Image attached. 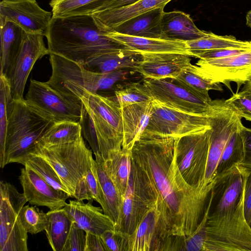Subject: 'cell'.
Returning <instances> with one entry per match:
<instances>
[{
  "instance_id": "obj_1",
  "label": "cell",
  "mask_w": 251,
  "mask_h": 251,
  "mask_svg": "<svg viewBox=\"0 0 251 251\" xmlns=\"http://www.w3.org/2000/svg\"><path fill=\"white\" fill-rule=\"evenodd\" d=\"M176 138L143 132L130 157L161 201L173 236L185 239L207 218L214 181L199 188L185 181L177 165Z\"/></svg>"
},
{
  "instance_id": "obj_2",
  "label": "cell",
  "mask_w": 251,
  "mask_h": 251,
  "mask_svg": "<svg viewBox=\"0 0 251 251\" xmlns=\"http://www.w3.org/2000/svg\"><path fill=\"white\" fill-rule=\"evenodd\" d=\"M45 36L50 53L81 65L98 56L130 50L102 31L92 15L52 17Z\"/></svg>"
},
{
  "instance_id": "obj_3",
  "label": "cell",
  "mask_w": 251,
  "mask_h": 251,
  "mask_svg": "<svg viewBox=\"0 0 251 251\" xmlns=\"http://www.w3.org/2000/svg\"><path fill=\"white\" fill-rule=\"evenodd\" d=\"M52 73L47 83L67 99L83 105L80 99L87 92L99 93L127 79L132 71L120 70L101 73L89 71L59 55L50 53Z\"/></svg>"
},
{
  "instance_id": "obj_4",
  "label": "cell",
  "mask_w": 251,
  "mask_h": 251,
  "mask_svg": "<svg viewBox=\"0 0 251 251\" xmlns=\"http://www.w3.org/2000/svg\"><path fill=\"white\" fill-rule=\"evenodd\" d=\"M29 153L42 157L52 167L71 198L79 201L92 200L86 176L94 158L92 150L87 146L82 136L75 141L63 144H36Z\"/></svg>"
},
{
  "instance_id": "obj_5",
  "label": "cell",
  "mask_w": 251,
  "mask_h": 251,
  "mask_svg": "<svg viewBox=\"0 0 251 251\" xmlns=\"http://www.w3.org/2000/svg\"><path fill=\"white\" fill-rule=\"evenodd\" d=\"M55 123L31 107L24 100H14L9 115L3 168L11 163L24 164L36 142Z\"/></svg>"
},
{
  "instance_id": "obj_6",
  "label": "cell",
  "mask_w": 251,
  "mask_h": 251,
  "mask_svg": "<svg viewBox=\"0 0 251 251\" xmlns=\"http://www.w3.org/2000/svg\"><path fill=\"white\" fill-rule=\"evenodd\" d=\"M80 100L91 119L104 160L120 151L123 142L121 107L114 96L87 92Z\"/></svg>"
},
{
  "instance_id": "obj_7",
  "label": "cell",
  "mask_w": 251,
  "mask_h": 251,
  "mask_svg": "<svg viewBox=\"0 0 251 251\" xmlns=\"http://www.w3.org/2000/svg\"><path fill=\"white\" fill-rule=\"evenodd\" d=\"M178 240L158 200L149 206L134 231L126 236L124 251H178Z\"/></svg>"
},
{
  "instance_id": "obj_8",
  "label": "cell",
  "mask_w": 251,
  "mask_h": 251,
  "mask_svg": "<svg viewBox=\"0 0 251 251\" xmlns=\"http://www.w3.org/2000/svg\"><path fill=\"white\" fill-rule=\"evenodd\" d=\"M244 194L245 186L233 213L217 220L207 219L204 251H251V226L244 216Z\"/></svg>"
},
{
  "instance_id": "obj_9",
  "label": "cell",
  "mask_w": 251,
  "mask_h": 251,
  "mask_svg": "<svg viewBox=\"0 0 251 251\" xmlns=\"http://www.w3.org/2000/svg\"><path fill=\"white\" fill-rule=\"evenodd\" d=\"M0 251H27V232L20 212L27 200L9 182H0Z\"/></svg>"
},
{
  "instance_id": "obj_10",
  "label": "cell",
  "mask_w": 251,
  "mask_h": 251,
  "mask_svg": "<svg viewBox=\"0 0 251 251\" xmlns=\"http://www.w3.org/2000/svg\"><path fill=\"white\" fill-rule=\"evenodd\" d=\"M211 127L176 138L177 165L185 181L191 187L202 188L210 144Z\"/></svg>"
},
{
  "instance_id": "obj_11",
  "label": "cell",
  "mask_w": 251,
  "mask_h": 251,
  "mask_svg": "<svg viewBox=\"0 0 251 251\" xmlns=\"http://www.w3.org/2000/svg\"><path fill=\"white\" fill-rule=\"evenodd\" d=\"M208 115L211 134L204 178L205 185L214 180L218 162L226 144L242 119L225 100H212Z\"/></svg>"
},
{
  "instance_id": "obj_12",
  "label": "cell",
  "mask_w": 251,
  "mask_h": 251,
  "mask_svg": "<svg viewBox=\"0 0 251 251\" xmlns=\"http://www.w3.org/2000/svg\"><path fill=\"white\" fill-rule=\"evenodd\" d=\"M25 101L31 107L55 123L80 122L85 109L73 102L52 88L47 82L30 79Z\"/></svg>"
},
{
  "instance_id": "obj_13",
  "label": "cell",
  "mask_w": 251,
  "mask_h": 251,
  "mask_svg": "<svg viewBox=\"0 0 251 251\" xmlns=\"http://www.w3.org/2000/svg\"><path fill=\"white\" fill-rule=\"evenodd\" d=\"M209 127L208 114L201 115L187 113L166 106L153 100L152 113L144 132L178 138Z\"/></svg>"
},
{
  "instance_id": "obj_14",
  "label": "cell",
  "mask_w": 251,
  "mask_h": 251,
  "mask_svg": "<svg viewBox=\"0 0 251 251\" xmlns=\"http://www.w3.org/2000/svg\"><path fill=\"white\" fill-rule=\"evenodd\" d=\"M153 100L174 109L194 115H207L211 100L197 95L172 81L143 79Z\"/></svg>"
},
{
  "instance_id": "obj_15",
  "label": "cell",
  "mask_w": 251,
  "mask_h": 251,
  "mask_svg": "<svg viewBox=\"0 0 251 251\" xmlns=\"http://www.w3.org/2000/svg\"><path fill=\"white\" fill-rule=\"evenodd\" d=\"M196 65L205 77L224 84L231 91L230 83H235L237 93L251 79V50L225 58L200 59Z\"/></svg>"
},
{
  "instance_id": "obj_16",
  "label": "cell",
  "mask_w": 251,
  "mask_h": 251,
  "mask_svg": "<svg viewBox=\"0 0 251 251\" xmlns=\"http://www.w3.org/2000/svg\"><path fill=\"white\" fill-rule=\"evenodd\" d=\"M44 36L41 34L25 32L21 47L6 77L14 100H25V87L34 64L44 56L50 54L44 41Z\"/></svg>"
},
{
  "instance_id": "obj_17",
  "label": "cell",
  "mask_w": 251,
  "mask_h": 251,
  "mask_svg": "<svg viewBox=\"0 0 251 251\" xmlns=\"http://www.w3.org/2000/svg\"><path fill=\"white\" fill-rule=\"evenodd\" d=\"M245 168L234 166L214 180L207 219L217 220L233 213L244 191Z\"/></svg>"
},
{
  "instance_id": "obj_18",
  "label": "cell",
  "mask_w": 251,
  "mask_h": 251,
  "mask_svg": "<svg viewBox=\"0 0 251 251\" xmlns=\"http://www.w3.org/2000/svg\"><path fill=\"white\" fill-rule=\"evenodd\" d=\"M52 13L41 8L35 0H2L0 18L12 22L27 33L45 36Z\"/></svg>"
},
{
  "instance_id": "obj_19",
  "label": "cell",
  "mask_w": 251,
  "mask_h": 251,
  "mask_svg": "<svg viewBox=\"0 0 251 251\" xmlns=\"http://www.w3.org/2000/svg\"><path fill=\"white\" fill-rule=\"evenodd\" d=\"M19 180L29 204L46 206L50 210L64 207L70 195L54 188L27 166L21 169Z\"/></svg>"
},
{
  "instance_id": "obj_20",
  "label": "cell",
  "mask_w": 251,
  "mask_h": 251,
  "mask_svg": "<svg viewBox=\"0 0 251 251\" xmlns=\"http://www.w3.org/2000/svg\"><path fill=\"white\" fill-rule=\"evenodd\" d=\"M136 70L145 78L176 79L191 65L190 56L175 52L142 53Z\"/></svg>"
},
{
  "instance_id": "obj_21",
  "label": "cell",
  "mask_w": 251,
  "mask_h": 251,
  "mask_svg": "<svg viewBox=\"0 0 251 251\" xmlns=\"http://www.w3.org/2000/svg\"><path fill=\"white\" fill-rule=\"evenodd\" d=\"M93 200H69L64 207L74 222L85 232L99 236L108 230H115V224L104 213L102 208L94 206Z\"/></svg>"
},
{
  "instance_id": "obj_22",
  "label": "cell",
  "mask_w": 251,
  "mask_h": 251,
  "mask_svg": "<svg viewBox=\"0 0 251 251\" xmlns=\"http://www.w3.org/2000/svg\"><path fill=\"white\" fill-rule=\"evenodd\" d=\"M171 0H140L129 6L106 10L92 15L99 28L105 32H109L118 25L133 17L155 8L164 7Z\"/></svg>"
},
{
  "instance_id": "obj_23",
  "label": "cell",
  "mask_w": 251,
  "mask_h": 251,
  "mask_svg": "<svg viewBox=\"0 0 251 251\" xmlns=\"http://www.w3.org/2000/svg\"><path fill=\"white\" fill-rule=\"evenodd\" d=\"M149 207L141 197L130 170L128 186L123 197L120 221L115 230L121 232L125 236L131 234Z\"/></svg>"
},
{
  "instance_id": "obj_24",
  "label": "cell",
  "mask_w": 251,
  "mask_h": 251,
  "mask_svg": "<svg viewBox=\"0 0 251 251\" xmlns=\"http://www.w3.org/2000/svg\"><path fill=\"white\" fill-rule=\"evenodd\" d=\"M152 100L137 103L121 108L123 127L122 148L131 150L149 122Z\"/></svg>"
},
{
  "instance_id": "obj_25",
  "label": "cell",
  "mask_w": 251,
  "mask_h": 251,
  "mask_svg": "<svg viewBox=\"0 0 251 251\" xmlns=\"http://www.w3.org/2000/svg\"><path fill=\"white\" fill-rule=\"evenodd\" d=\"M162 39L187 42L207 34L199 29L189 15L180 11L163 12L161 20Z\"/></svg>"
},
{
  "instance_id": "obj_26",
  "label": "cell",
  "mask_w": 251,
  "mask_h": 251,
  "mask_svg": "<svg viewBox=\"0 0 251 251\" xmlns=\"http://www.w3.org/2000/svg\"><path fill=\"white\" fill-rule=\"evenodd\" d=\"M164 8H155L133 17L111 32L134 37L162 39L161 20Z\"/></svg>"
},
{
  "instance_id": "obj_27",
  "label": "cell",
  "mask_w": 251,
  "mask_h": 251,
  "mask_svg": "<svg viewBox=\"0 0 251 251\" xmlns=\"http://www.w3.org/2000/svg\"><path fill=\"white\" fill-rule=\"evenodd\" d=\"M142 59L141 52L131 50H123L96 56L81 66L97 73H110L120 70L136 72Z\"/></svg>"
},
{
  "instance_id": "obj_28",
  "label": "cell",
  "mask_w": 251,
  "mask_h": 251,
  "mask_svg": "<svg viewBox=\"0 0 251 251\" xmlns=\"http://www.w3.org/2000/svg\"><path fill=\"white\" fill-rule=\"evenodd\" d=\"M106 33L131 50L141 53L175 52L187 54L191 56L185 42L134 37L112 32Z\"/></svg>"
},
{
  "instance_id": "obj_29",
  "label": "cell",
  "mask_w": 251,
  "mask_h": 251,
  "mask_svg": "<svg viewBox=\"0 0 251 251\" xmlns=\"http://www.w3.org/2000/svg\"><path fill=\"white\" fill-rule=\"evenodd\" d=\"M0 75L7 76L23 43L25 31L15 23L0 18Z\"/></svg>"
},
{
  "instance_id": "obj_30",
  "label": "cell",
  "mask_w": 251,
  "mask_h": 251,
  "mask_svg": "<svg viewBox=\"0 0 251 251\" xmlns=\"http://www.w3.org/2000/svg\"><path fill=\"white\" fill-rule=\"evenodd\" d=\"M95 160L104 200L103 213L114 222L115 228L120 221L123 198L107 174L100 154L95 155Z\"/></svg>"
},
{
  "instance_id": "obj_31",
  "label": "cell",
  "mask_w": 251,
  "mask_h": 251,
  "mask_svg": "<svg viewBox=\"0 0 251 251\" xmlns=\"http://www.w3.org/2000/svg\"><path fill=\"white\" fill-rule=\"evenodd\" d=\"M45 229L49 245L54 251H63L73 221L64 207L50 210Z\"/></svg>"
},
{
  "instance_id": "obj_32",
  "label": "cell",
  "mask_w": 251,
  "mask_h": 251,
  "mask_svg": "<svg viewBox=\"0 0 251 251\" xmlns=\"http://www.w3.org/2000/svg\"><path fill=\"white\" fill-rule=\"evenodd\" d=\"M115 0H51L53 17L93 15L106 10Z\"/></svg>"
},
{
  "instance_id": "obj_33",
  "label": "cell",
  "mask_w": 251,
  "mask_h": 251,
  "mask_svg": "<svg viewBox=\"0 0 251 251\" xmlns=\"http://www.w3.org/2000/svg\"><path fill=\"white\" fill-rule=\"evenodd\" d=\"M131 150L125 149L115 153L105 160V169L122 197L128 186L131 170Z\"/></svg>"
},
{
  "instance_id": "obj_34",
  "label": "cell",
  "mask_w": 251,
  "mask_h": 251,
  "mask_svg": "<svg viewBox=\"0 0 251 251\" xmlns=\"http://www.w3.org/2000/svg\"><path fill=\"white\" fill-rule=\"evenodd\" d=\"M172 81L194 94L206 100H211L208 92L210 90L223 91L221 84L213 83L205 77L197 65L191 64Z\"/></svg>"
},
{
  "instance_id": "obj_35",
  "label": "cell",
  "mask_w": 251,
  "mask_h": 251,
  "mask_svg": "<svg viewBox=\"0 0 251 251\" xmlns=\"http://www.w3.org/2000/svg\"><path fill=\"white\" fill-rule=\"evenodd\" d=\"M82 135L80 122H62L52 126L36 144L51 146L69 143L77 140Z\"/></svg>"
},
{
  "instance_id": "obj_36",
  "label": "cell",
  "mask_w": 251,
  "mask_h": 251,
  "mask_svg": "<svg viewBox=\"0 0 251 251\" xmlns=\"http://www.w3.org/2000/svg\"><path fill=\"white\" fill-rule=\"evenodd\" d=\"M240 123L231 134L224 149L217 167L215 178L234 166L239 165L242 162L244 149L239 131Z\"/></svg>"
},
{
  "instance_id": "obj_37",
  "label": "cell",
  "mask_w": 251,
  "mask_h": 251,
  "mask_svg": "<svg viewBox=\"0 0 251 251\" xmlns=\"http://www.w3.org/2000/svg\"><path fill=\"white\" fill-rule=\"evenodd\" d=\"M186 43L191 54V51L249 46L251 45V40L242 41L237 40L232 35H218L211 32H207L205 36Z\"/></svg>"
},
{
  "instance_id": "obj_38",
  "label": "cell",
  "mask_w": 251,
  "mask_h": 251,
  "mask_svg": "<svg viewBox=\"0 0 251 251\" xmlns=\"http://www.w3.org/2000/svg\"><path fill=\"white\" fill-rule=\"evenodd\" d=\"M13 101L8 79L0 75V162L3 158L8 121Z\"/></svg>"
},
{
  "instance_id": "obj_39",
  "label": "cell",
  "mask_w": 251,
  "mask_h": 251,
  "mask_svg": "<svg viewBox=\"0 0 251 251\" xmlns=\"http://www.w3.org/2000/svg\"><path fill=\"white\" fill-rule=\"evenodd\" d=\"M114 97L121 108L153 100L149 90L143 82H131L115 90Z\"/></svg>"
},
{
  "instance_id": "obj_40",
  "label": "cell",
  "mask_w": 251,
  "mask_h": 251,
  "mask_svg": "<svg viewBox=\"0 0 251 251\" xmlns=\"http://www.w3.org/2000/svg\"><path fill=\"white\" fill-rule=\"evenodd\" d=\"M23 165L27 166L31 168L54 188L62 190L70 195L56 171L42 157L29 153L25 158Z\"/></svg>"
},
{
  "instance_id": "obj_41",
  "label": "cell",
  "mask_w": 251,
  "mask_h": 251,
  "mask_svg": "<svg viewBox=\"0 0 251 251\" xmlns=\"http://www.w3.org/2000/svg\"><path fill=\"white\" fill-rule=\"evenodd\" d=\"M19 215L22 224L28 233L37 234L45 230L47 226V213L40 210L36 206L24 205Z\"/></svg>"
},
{
  "instance_id": "obj_42",
  "label": "cell",
  "mask_w": 251,
  "mask_h": 251,
  "mask_svg": "<svg viewBox=\"0 0 251 251\" xmlns=\"http://www.w3.org/2000/svg\"><path fill=\"white\" fill-rule=\"evenodd\" d=\"M225 101L242 118L251 121V93L241 90L233 93L229 98L225 100Z\"/></svg>"
},
{
  "instance_id": "obj_43",
  "label": "cell",
  "mask_w": 251,
  "mask_h": 251,
  "mask_svg": "<svg viewBox=\"0 0 251 251\" xmlns=\"http://www.w3.org/2000/svg\"><path fill=\"white\" fill-rule=\"evenodd\" d=\"M86 181L91 199L98 202L102 208L104 206L103 197L97 175L96 162L94 159L87 170Z\"/></svg>"
},
{
  "instance_id": "obj_44",
  "label": "cell",
  "mask_w": 251,
  "mask_h": 251,
  "mask_svg": "<svg viewBox=\"0 0 251 251\" xmlns=\"http://www.w3.org/2000/svg\"><path fill=\"white\" fill-rule=\"evenodd\" d=\"M251 50V45L240 47H230L200 51H191V56L201 59H217L227 57Z\"/></svg>"
},
{
  "instance_id": "obj_45",
  "label": "cell",
  "mask_w": 251,
  "mask_h": 251,
  "mask_svg": "<svg viewBox=\"0 0 251 251\" xmlns=\"http://www.w3.org/2000/svg\"><path fill=\"white\" fill-rule=\"evenodd\" d=\"M86 232L73 222L63 251H85Z\"/></svg>"
},
{
  "instance_id": "obj_46",
  "label": "cell",
  "mask_w": 251,
  "mask_h": 251,
  "mask_svg": "<svg viewBox=\"0 0 251 251\" xmlns=\"http://www.w3.org/2000/svg\"><path fill=\"white\" fill-rule=\"evenodd\" d=\"M207 219L202 222L193 234L185 239L183 251H204Z\"/></svg>"
},
{
  "instance_id": "obj_47",
  "label": "cell",
  "mask_w": 251,
  "mask_h": 251,
  "mask_svg": "<svg viewBox=\"0 0 251 251\" xmlns=\"http://www.w3.org/2000/svg\"><path fill=\"white\" fill-rule=\"evenodd\" d=\"M100 236L107 251H124L126 236L121 232L108 230Z\"/></svg>"
},
{
  "instance_id": "obj_48",
  "label": "cell",
  "mask_w": 251,
  "mask_h": 251,
  "mask_svg": "<svg viewBox=\"0 0 251 251\" xmlns=\"http://www.w3.org/2000/svg\"><path fill=\"white\" fill-rule=\"evenodd\" d=\"M239 131L242 140L244 149L243 159L239 165L251 170V128L245 126L241 122L239 124Z\"/></svg>"
},
{
  "instance_id": "obj_49",
  "label": "cell",
  "mask_w": 251,
  "mask_h": 251,
  "mask_svg": "<svg viewBox=\"0 0 251 251\" xmlns=\"http://www.w3.org/2000/svg\"><path fill=\"white\" fill-rule=\"evenodd\" d=\"M245 169L244 213L246 221L251 226V170Z\"/></svg>"
},
{
  "instance_id": "obj_50",
  "label": "cell",
  "mask_w": 251,
  "mask_h": 251,
  "mask_svg": "<svg viewBox=\"0 0 251 251\" xmlns=\"http://www.w3.org/2000/svg\"><path fill=\"white\" fill-rule=\"evenodd\" d=\"M85 251H107L100 236L86 232Z\"/></svg>"
},
{
  "instance_id": "obj_51",
  "label": "cell",
  "mask_w": 251,
  "mask_h": 251,
  "mask_svg": "<svg viewBox=\"0 0 251 251\" xmlns=\"http://www.w3.org/2000/svg\"><path fill=\"white\" fill-rule=\"evenodd\" d=\"M139 0H115L108 5L106 10L121 8L132 5Z\"/></svg>"
},
{
  "instance_id": "obj_52",
  "label": "cell",
  "mask_w": 251,
  "mask_h": 251,
  "mask_svg": "<svg viewBox=\"0 0 251 251\" xmlns=\"http://www.w3.org/2000/svg\"><path fill=\"white\" fill-rule=\"evenodd\" d=\"M241 90L251 93V79L244 85V86Z\"/></svg>"
},
{
  "instance_id": "obj_53",
  "label": "cell",
  "mask_w": 251,
  "mask_h": 251,
  "mask_svg": "<svg viewBox=\"0 0 251 251\" xmlns=\"http://www.w3.org/2000/svg\"><path fill=\"white\" fill-rule=\"evenodd\" d=\"M246 25L251 27V10L248 12L246 15Z\"/></svg>"
}]
</instances>
